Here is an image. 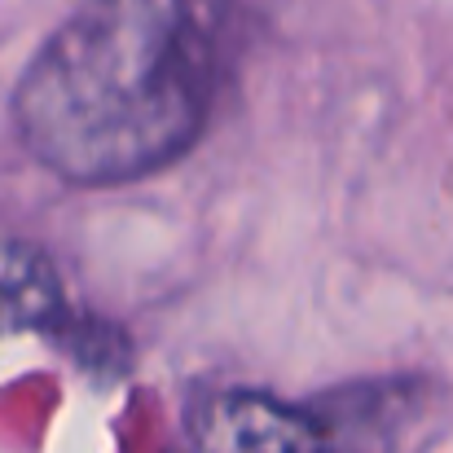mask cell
<instances>
[{
  "instance_id": "cell-3",
  "label": "cell",
  "mask_w": 453,
  "mask_h": 453,
  "mask_svg": "<svg viewBox=\"0 0 453 453\" xmlns=\"http://www.w3.org/2000/svg\"><path fill=\"white\" fill-rule=\"evenodd\" d=\"M66 308L53 260L18 238H0V339L49 330Z\"/></svg>"
},
{
  "instance_id": "cell-2",
  "label": "cell",
  "mask_w": 453,
  "mask_h": 453,
  "mask_svg": "<svg viewBox=\"0 0 453 453\" xmlns=\"http://www.w3.org/2000/svg\"><path fill=\"white\" fill-rule=\"evenodd\" d=\"M198 453H343V432L303 405L269 392H211L194 410Z\"/></svg>"
},
{
  "instance_id": "cell-1",
  "label": "cell",
  "mask_w": 453,
  "mask_h": 453,
  "mask_svg": "<svg viewBox=\"0 0 453 453\" xmlns=\"http://www.w3.org/2000/svg\"><path fill=\"white\" fill-rule=\"evenodd\" d=\"M234 0H84L13 88L22 146L71 185L176 163L211 115Z\"/></svg>"
}]
</instances>
